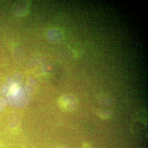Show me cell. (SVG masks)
Instances as JSON below:
<instances>
[{"mask_svg": "<svg viewBox=\"0 0 148 148\" xmlns=\"http://www.w3.org/2000/svg\"><path fill=\"white\" fill-rule=\"evenodd\" d=\"M58 105L60 108L66 112H73L76 109L78 105L77 98L71 94H64L58 100Z\"/></svg>", "mask_w": 148, "mask_h": 148, "instance_id": "1", "label": "cell"}, {"mask_svg": "<svg viewBox=\"0 0 148 148\" xmlns=\"http://www.w3.org/2000/svg\"><path fill=\"white\" fill-rule=\"evenodd\" d=\"M47 37L51 42L57 43L62 40L63 38V35L60 30L54 29L49 31L47 34Z\"/></svg>", "mask_w": 148, "mask_h": 148, "instance_id": "2", "label": "cell"}, {"mask_svg": "<svg viewBox=\"0 0 148 148\" xmlns=\"http://www.w3.org/2000/svg\"><path fill=\"white\" fill-rule=\"evenodd\" d=\"M28 4L26 2L21 1L17 2L14 5L13 12L17 15L25 14L28 10Z\"/></svg>", "mask_w": 148, "mask_h": 148, "instance_id": "3", "label": "cell"}, {"mask_svg": "<svg viewBox=\"0 0 148 148\" xmlns=\"http://www.w3.org/2000/svg\"><path fill=\"white\" fill-rule=\"evenodd\" d=\"M97 116L103 120H107L110 119L112 116L110 111L105 110H100L97 111Z\"/></svg>", "mask_w": 148, "mask_h": 148, "instance_id": "4", "label": "cell"}, {"mask_svg": "<svg viewBox=\"0 0 148 148\" xmlns=\"http://www.w3.org/2000/svg\"><path fill=\"white\" fill-rule=\"evenodd\" d=\"M22 76H21V74H16L13 75V76L11 77L9 79V82L12 84V85L17 84L21 82L22 80Z\"/></svg>", "mask_w": 148, "mask_h": 148, "instance_id": "5", "label": "cell"}, {"mask_svg": "<svg viewBox=\"0 0 148 148\" xmlns=\"http://www.w3.org/2000/svg\"><path fill=\"white\" fill-rule=\"evenodd\" d=\"M99 101L101 104H103L104 106H110L112 104V101H111L110 98L106 96H103L100 97Z\"/></svg>", "mask_w": 148, "mask_h": 148, "instance_id": "6", "label": "cell"}, {"mask_svg": "<svg viewBox=\"0 0 148 148\" xmlns=\"http://www.w3.org/2000/svg\"><path fill=\"white\" fill-rule=\"evenodd\" d=\"M19 89H20V87L18 85H12L9 89V93L10 95H15L19 91Z\"/></svg>", "mask_w": 148, "mask_h": 148, "instance_id": "7", "label": "cell"}, {"mask_svg": "<svg viewBox=\"0 0 148 148\" xmlns=\"http://www.w3.org/2000/svg\"><path fill=\"white\" fill-rule=\"evenodd\" d=\"M40 58H34L32 59L31 61H29V65L30 66H34L41 63Z\"/></svg>", "mask_w": 148, "mask_h": 148, "instance_id": "8", "label": "cell"}, {"mask_svg": "<svg viewBox=\"0 0 148 148\" xmlns=\"http://www.w3.org/2000/svg\"><path fill=\"white\" fill-rule=\"evenodd\" d=\"M6 105V102L4 99L0 98V112L3 110Z\"/></svg>", "mask_w": 148, "mask_h": 148, "instance_id": "9", "label": "cell"}, {"mask_svg": "<svg viewBox=\"0 0 148 148\" xmlns=\"http://www.w3.org/2000/svg\"><path fill=\"white\" fill-rule=\"evenodd\" d=\"M82 148H92V146L89 143H85L83 145Z\"/></svg>", "mask_w": 148, "mask_h": 148, "instance_id": "10", "label": "cell"}, {"mask_svg": "<svg viewBox=\"0 0 148 148\" xmlns=\"http://www.w3.org/2000/svg\"><path fill=\"white\" fill-rule=\"evenodd\" d=\"M56 148H68L66 147H65V146H58V147H56Z\"/></svg>", "mask_w": 148, "mask_h": 148, "instance_id": "11", "label": "cell"}]
</instances>
